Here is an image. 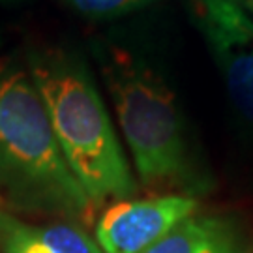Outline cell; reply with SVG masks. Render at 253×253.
<instances>
[{"label": "cell", "instance_id": "obj_2", "mask_svg": "<svg viewBox=\"0 0 253 253\" xmlns=\"http://www.w3.org/2000/svg\"><path fill=\"white\" fill-rule=\"evenodd\" d=\"M56 145L94 207L127 199L135 180L86 58L70 45L32 47L25 54Z\"/></svg>", "mask_w": 253, "mask_h": 253}, {"label": "cell", "instance_id": "obj_3", "mask_svg": "<svg viewBox=\"0 0 253 253\" xmlns=\"http://www.w3.org/2000/svg\"><path fill=\"white\" fill-rule=\"evenodd\" d=\"M0 199L86 221L92 201L56 145L25 58H0Z\"/></svg>", "mask_w": 253, "mask_h": 253}, {"label": "cell", "instance_id": "obj_1", "mask_svg": "<svg viewBox=\"0 0 253 253\" xmlns=\"http://www.w3.org/2000/svg\"><path fill=\"white\" fill-rule=\"evenodd\" d=\"M90 53L141 182L148 188L182 190L190 197L207 190L208 178L193 152L180 101L158 62L141 49L105 36L92 42Z\"/></svg>", "mask_w": 253, "mask_h": 253}, {"label": "cell", "instance_id": "obj_7", "mask_svg": "<svg viewBox=\"0 0 253 253\" xmlns=\"http://www.w3.org/2000/svg\"><path fill=\"white\" fill-rule=\"evenodd\" d=\"M4 236V253H103L83 229L70 223L28 227L17 223Z\"/></svg>", "mask_w": 253, "mask_h": 253}, {"label": "cell", "instance_id": "obj_6", "mask_svg": "<svg viewBox=\"0 0 253 253\" xmlns=\"http://www.w3.org/2000/svg\"><path fill=\"white\" fill-rule=\"evenodd\" d=\"M143 253H240V238L227 217L191 216Z\"/></svg>", "mask_w": 253, "mask_h": 253}, {"label": "cell", "instance_id": "obj_11", "mask_svg": "<svg viewBox=\"0 0 253 253\" xmlns=\"http://www.w3.org/2000/svg\"><path fill=\"white\" fill-rule=\"evenodd\" d=\"M2 42H4V38H2V32H0V47H2Z\"/></svg>", "mask_w": 253, "mask_h": 253}, {"label": "cell", "instance_id": "obj_10", "mask_svg": "<svg viewBox=\"0 0 253 253\" xmlns=\"http://www.w3.org/2000/svg\"><path fill=\"white\" fill-rule=\"evenodd\" d=\"M236 2H238L244 9H250V11L253 13V0H236Z\"/></svg>", "mask_w": 253, "mask_h": 253}, {"label": "cell", "instance_id": "obj_9", "mask_svg": "<svg viewBox=\"0 0 253 253\" xmlns=\"http://www.w3.org/2000/svg\"><path fill=\"white\" fill-rule=\"evenodd\" d=\"M17 223V219L13 216H9L8 212L4 210V205H2V199H0V235H6L9 229H13Z\"/></svg>", "mask_w": 253, "mask_h": 253}, {"label": "cell", "instance_id": "obj_8", "mask_svg": "<svg viewBox=\"0 0 253 253\" xmlns=\"http://www.w3.org/2000/svg\"><path fill=\"white\" fill-rule=\"evenodd\" d=\"M73 11L88 19H117L154 4L156 0H64Z\"/></svg>", "mask_w": 253, "mask_h": 253}, {"label": "cell", "instance_id": "obj_5", "mask_svg": "<svg viewBox=\"0 0 253 253\" xmlns=\"http://www.w3.org/2000/svg\"><path fill=\"white\" fill-rule=\"evenodd\" d=\"M199 203L190 195L122 199L98 219L96 242L103 253H143L184 219L195 216Z\"/></svg>", "mask_w": 253, "mask_h": 253}, {"label": "cell", "instance_id": "obj_4", "mask_svg": "<svg viewBox=\"0 0 253 253\" xmlns=\"http://www.w3.org/2000/svg\"><path fill=\"white\" fill-rule=\"evenodd\" d=\"M191 17L219 70L236 117L253 129V15L236 0H191Z\"/></svg>", "mask_w": 253, "mask_h": 253}]
</instances>
